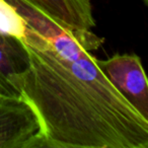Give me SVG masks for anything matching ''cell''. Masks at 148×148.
I'll return each mask as SVG.
<instances>
[{
  "instance_id": "7",
  "label": "cell",
  "mask_w": 148,
  "mask_h": 148,
  "mask_svg": "<svg viewBox=\"0 0 148 148\" xmlns=\"http://www.w3.org/2000/svg\"><path fill=\"white\" fill-rule=\"evenodd\" d=\"M143 2L145 3V4H147V3H148V0H143Z\"/></svg>"
},
{
  "instance_id": "5",
  "label": "cell",
  "mask_w": 148,
  "mask_h": 148,
  "mask_svg": "<svg viewBox=\"0 0 148 148\" xmlns=\"http://www.w3.org/2000/svg\"><path fill=\"white\" fill-rule=\"evenodd\" d=\"M27 64V54L23 44L0 34V92L17 93L8 82V78L25 69Z\"/></svg>"
},
{
  "instance_id": "4",
  "label": "cell",
  "mask_w": 148,
  "mask_h": 148,
  "mask_svg": "<svg viewBox=\"0 0 148 148\" xmlns=\"http://www.w3.org/2000/svg\"><path fill=\"white\" fill-rule=\"evenodd\" d=\"M46 14L77 36L88 52L103 44V38L91 32L95 27L90 0H32Z\"/></svg>"
},
{
  "instance_id": "3",
  "label": "cell",
  "mask_w": 148,
  "mask_h": 148,
  "mask_svg": "<svg viewBox=\"0 0 148 148\" xmlns=\"http://www.w3.org/2000/svg\"><path fill=\"white\" fill-rule=\"evenodd\" d=\"M95 62L118 92L148 120V82L139 56L117 53L107 59L95 58Z\"/></svg>"
},
{
  "instance_id": "2",
  "label": "cell",
  "mask_w": 148,
  "mask_h": 148,
  "mask_svg": "<svg viewBox=\"0 0 148 148\" xmlns=\"http://www.w3.org/2000/svg\"><path fill=\"white\" fill-rule=\"evenodd\" d=\"M39 116L19 93L0 92V148H43Z\"/></svg>"
},
{
  "instance_id": "1",
  "label": "cell",
  "mask_w": 148,
  "mask_h": 148,
  "mask_svg": "<svg viewBox=\"0 0 148 148\" xmlns=\"http://www.w3.org/2000/svg\"><path fill=\"white\" fill-rule=\"evenodd\" d=\"M19 42L27 64L8 82L39 116L43 148H148V120L99 67L63 58L29 27Z\"/></svg>"
},
{
  "instance_id": "6",
  "label": "cell",
  "mask_w": 148,
  "mask_h": 148,
  "mask_svg": "<svg viewBox=\"0 0 148 148\" xmlns=\"http://www.w3.org/2000/svg\"><path fill=\"white\" fill-rule=\"evenodd\" d=\"M27 25L8 0H0V34L17 41L25 39Z\"/></svg>"
}]
</instances>
